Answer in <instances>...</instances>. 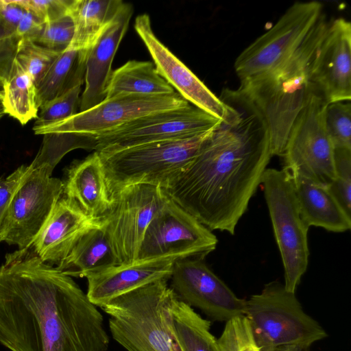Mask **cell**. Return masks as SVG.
Listing matches in <instances>:
<instances>
[{
	"mask_svg": "<svg viewBox=\"0 0 351 351\" xmlns=\"http://www.w3.org/2000/svg\"><path fill=\"white\" fill-rule=\"evenodd\" d=\"M0 343L11 351H108L110 338L86 293L29 247L0 266Z\"/></svg>",
	"mask_w": 351,
	"mask_h": 351,
	"instance_id": "1",
	"label": "cell"
},
{
	"mask_svg": "<svg viewBox=\"0 0 351 351\" xmlns=\"http://www.w3.org/2000/svg\"><path fill=\"white\" fill-rule=\"evenodd\" d=\"M219 98L232 107L231 116L162 189L210 230L234 234L273 156L267 126L255 107L237 90L224 89Z\"/></svg>",
	"mask_w": 351,
	"mask_h": 351,
	"instance_id": "2",
	"label": "cell"
},
{
	"mask_svg": "<svg viewBox=\"0 0 351 351\" xmlns=\"http://www.w3.org/2000/svg\"><path fill=\"white\" fill-rule=\"evenodd\" d=\"M328 23L323 14L289 58L265 73L241 81L236 90L263 118L272 156H282L291 127L313 90L312 64Z\"/></svg>",
	"mask_w": 351,
	"mask_h": 351,
	"instance_id": "3",
	"label": "cell"
},
{
	"mask_svg": "<svg viewBox=\"0 0 351 351\" xmlns=\"http://www.w3.org/2000/svg\"><path fill=\"white\" fill-rule=\"evenodd\" d=\"M160 280L117 297L101 308L110 316L112 338L128 351H180L171 310L178 298Z\"/></svg>",
	"mask_w": 351,
	"mask_h": 351,
	"instance_id": "4",
	"label": "cell"
},
{
	"mask_svg": "<svg viewBox=\"0 0 351 351\" xmlns=\"http://www.w3.org/2000/svg\"><path fill=\"white\" fill-rule=\"evenodd\" d=\"M244 315L261 351L309 348L327 337L319 324L304 312L295 293L278 282L266 284L261 293L245 300Z\"/></svg>",
	"mask_w": 351,
	"mask_h": 351,
	"instance_id": "5",
	"label": "cell"
},
{
	"mask_svg": "<svg viewBox=\"0 0 351 351\" xmlns=\"http://www.w3.org/2000/svg\"><path fill=\"white\" fill-rule=\"evenodd\" d=\"M213 130L191 138L98 152L110 195L125 186L138 184L163 188L193 159Z\"/></svg>",
	"mask_w": 351,
	"mask_h": 351,
	"instance_id": "6",
	"label": "cell"
},
{
	"mask_svg": "<svg viewBox=\"0 0 351 351\" xmlns=\"http://www.w3.org/2000/svg\"><path fill=\"white\" fill-rule=\"evenodd\" d=\"M261 184L282 261L284 287L295 293L308 264L309 228L301 219L292 178L287 170L267 168Z\"/></svg>",
	"mask_w": 351,
	"mask_h": 351,
	"instance_id": "7",
	"label": "cell"
},
{
	"mask_svg": "<svg viewBox=\"0 0 351 351\" xmlns=\"http://www.w3.org/2000/svg\"><path fill=\"white\" fill-rule=\"evenodd\" d=\"M324 14L317 1L292 4L267 32L258 37L236 58L240 82L265 73L289 58Z\"/></svg>",
	"mask_w": 351,
	"mask_h": 351,
	"instance_id": "8",
	"label": "cell"
},
{
	"mask_svg": "<svg viewBox=\"0 0 351 351\" xmlns=\"http://www.w3.org/2000/svg\"><path fill=\"white\" fill-rule=\"evenodd\" d=\"M222 121L189 104L137 117L97 134V152H112L142 144L196 136L217 127Z\"/></svg>",
	"mask_w": 351,
	"mask_h": 351,
	"instance_id": "9",
	"label": "cell"
},
{
	"mask_svg": "<svg viewBox=\"0 0 351 351\" xmlns=\"http://www.w3.org/2000/svg\"><path fill=\"white\" fill-rule=\"evenodd\" d=\"M217 243L211 230L168 197L146 229L137 261L165 257L204 260Z\"/></svg>",
	"mask_w": 351,
	"mask_h": 351,
	"instance_id": "10",
	"label": "cell"
},
{
	"mask_svg": "<svg viewBox=\"0 0 351 351\" xmlns=\"http://www.w3.org/2000/svg\"><path fill=\"white\" fill-rule=\"evenodd\" d=\"M108 213L101 219L119 265L137 261L146 229L168 199L158 185L138 184L111 195Z\"/></svg>",
	"mask_w": 351,
	"mask_h": 351,
	"instance_id": "11",
	"label": "cell"
},
{
	"mask_svg": "<svg viewBox=\"0 0 351 351\" xmlns=\"http://www.w3.org/2000/svg\"><path fill=\"white\" fill-rule=\"evenodd\" d=\"M45 165H28L15 191L5 223L2 241L29 248L63 193L62 180Z\"/></svg>",
	"mask_w": 351,
	"mask_h": 351,
	"instance_id": "12",
	"label": "cell"
},
{
	"mask_svg": "<svg viewBox=\"0 0 351 351\" xmlns=\"http://www.w3.org/2000/svg\"><path fill=\"white\" fill-rule=\"evenodd\" d=\"M328 104L313 90L296 117L282 157L283 169L302 170L328 184L335 178L334 148L325 128Z\"/></svg>",
	"mask_w": 351,
	"mask_h": 351,
	"instance_id": "13",
	"label": "cell"
},
{
	"mask_svg": "<svg viewBox=\"0 0 351 351\" xmlns=\"http://www.w3.org/2000/svg\"><path fill=\"white\" fill-rule=\"evenodd\" d=\"M189 103L178 93L159 95H119L62 121L40 129L36 134L79 133L96 135L137 117L183 107Z\"/></svg>",
	"mask_w": 351,
	"mask_h": 351,
	"instance_id": "14",
	"label": "cell"
},
{
	"mask_svg": "<svg viewBox=\"0 0 351 351\" xmlns=\"http://www.w3.org/2000/svg\"><path fill=\"white\" fill-rule=\"evenodd\" d=\"M169 280L181 301L214 320L227 322L245 313V300L238 298L202 259L176 261Z\"/></svg>",
	"mask_w": 351,
	"mask_h": 351,
	"instance_id": "15",
	"label": "cell"
},
{
	"mask_svg": "<svg viewBox=\"0 0 351 351\" xmlns=\"http://www.w3.org/2000/svg\"><path fill=\"white\" fill-rule=\"evenodd\" d=\"M134 29L152 56L156 69L183 98L197 108L222 121H227L232 108L217 97L154 34L147 14L136 16Z\"/></svg>",
	"mask_w": 351,
	"mask_h": 351,
	"instance_id": "16",
	"label": "cell"
},
{
	"mask_svg": "<svg viewBox=\"0 0 351 351\" xmlns=\"http://www.w3.org/2000/svg\"><path fill=\"white\" fill-rule=\"evenodd\" d=\"M314 92L328 104L351 99V24L343 18L328 23L313 62Z\"/></svg>",
	"mask_w": 351,
	"mask_h": 351,
	"instance_id": "17",
	"label": "cell"
},
{
	"mask_svg": "<svg viewBox=\"0 0 351 351\" xmlns=\"http://www.w3.org/2000/svg\"><path fill=\"white\" fill-rule=\"evenodd\" d=\"M133 14L131 4L122 2L100 36L88 49L85 72V88L80 97V112L101 103L112 73V64Z\"/></svg>",
	"mask_w": 351,
	"mask_h": 351,
	"instance_id": "18",
	"label": "cell"
},
{
	"mask_svg": "<svg viewBox=\"0 0 351 351\" xmlns=\"http://www.w3.org/2000/svg\"><path fill=\"white\" fill-rule=\"evenodd\" d=\"M178 260L165 257L112 267L86 278V295L94 305L101 308L112 299L147 284L163 279L169 280Z\"/></svg>",
	"mask_w": 351,
	"mask_h": 351,
	"instance_id": "19",
	"label": "cell"
},
{
	"mask_svg": "<svg viewBox=\"0 0 351 351\" xmlns=\"http://www.w3.org/2000/svg\"><path fill=\"white\" fill-rule=\"evenodd\" d=\"M63 195L34 240L32 247L45 263L58 265L81 236L97 223Z\"/></svg>",
	"mask_w": 351,
	"mask_h": 351,
	"instance_id": "20",
	"label": "cell"
},
{
	"mask_svg": "<svg viewBox=\"0 0 351 351\" xmlns=\"http://www.w3.org/2000/svg\"><path fill=\"white\" fill-rule=\"evenodd\" d=\"M63 193L91 219L99 221L110 211L112 198L104 166L97 152L73 161L62 180Z\"/></svg>",
	"mask_w": 351,
	"mask_h": 351,
	"instance_id": "21",
	"label": "cell"
},
{
	"mask_svg": "<svg viewBox=\"0 0 351 351\" xmlns=\"http://www.w3.org/2000/svg\"><path fill=\"white\" fill-rule=\"evenodd\" d=\"M291 176L300 215L308 227L343 232L351 228L348 216L329 191L327 184L300 169L289 171Z\"/></svg>",
	"mask_w": 351,
	"mask_h": 351,
	"instance_id": "22",
	"label": "cell"
},
{
	"mask_svg": "<svg viewBox=\"0 0 351 351\" xmlns=\"http://www.w3.org/2000/svg\"><path fill=\"white\" fill-rule=\"evenodd\" d=\"M119 265L104 223L99 220L81 236L56 268L70 277L87 278Z\"/></svg>",
	"mask_w": 351,
	"mask_h": 351,
	"instance_id": "23",
	"label": "cell"
},
{
	"mask_svg": "<svg viewBox=\"0 0 351 351\" xmlns=\"http://www.w3.org/2000/svg\"><path fill=\"white\" fill-rule=\"evenodd\" d=\"M88 49L68 48L62 52L36 84L38 109L47 102L84 82Z\"/></svg>",
	"mask_w": 351,
	"mask_h": 351,
	"instance_id": "24",
	"label": "cell"
},
{
	"mask_svg": "<svg viewBox=\"0 0 351 351\" xmlns=\"http://www.w3.org/2000/svg\"><path fill=\"white\" fill-rule=\"evenodd\" d=\"M174 92V88L158 74L154 63L130 60L112 71L105 99L119 95H159Z\"/></svg>",
	"mask_w": 351,
	"mask_h": 351,
	"instance_id": "25",
	"label": "cell"
},
{
	"mask_svg": "<svg viewBox=\"0 0 351 351\" xmlns=\"http://www.w3.org/2000/svg\"><path fill=\"white\" fill-rule=\"evenodd\" d=\"M121 0H73L69 9L75 34L69 48L88 49L122 3Z\"/></svg>",
	"mask_w": 351,
	"mask_h": 351,
	"instance_id": "26",
	"label": "cell"
},
{
	"mask_svg": "<svg viewBox=\"0 0 351 351\" xmlns=\"http://www.w3.org/2000/svg\"><path fill=\"white\" fill-rule=\"evenodd\" d=\"M171 317L180 351H220L217 339L210 332V322L178 297L172 305Z\"/></svg>",
	"mask_w": 351,
	"mask_h": 351,
	"instance_id": "27",
	"label": "cell"
},
{
	"mask_svg": "<svg viewBox=\"0 0 351 351\" xmlns=\"http://www.w3.org/2000/svg\"><path fill=\"white\" fill-rule=\"evenodd\" d=\"M1 105L5 114L21 125L36 119L38 108L36 99V84L15 60L8 79L3 84Z\"/></svg>",
	"mask_w": 351,
	"mask_h": 351,
	"instance_id": "28",
	"label": "cell"
},
{
	"mask_svg": "<svg viewBox=\"0 0 351 351\" xmlns=\"http://www.w3.org/2000/svg\"><path fill=\"white\" fill-rule=\"evenodd\" d=\"M41 147L30 163L33 166L45 165L52 170L69 152L75 149L95 150V135L79 133H47L43 134Z\"/></svg>",
	"mask_w": 351,
	"mask_h": 351,
	"instance_id": "29",
	"label": "cell"
},
{
	"mask_svg": "<svg viewBox=\"0 0 351 351\" xmlns=\"http://www.w3.org/2000/svg\"><path fill=\"white\" fill-rule=\"evenodd\" d=\"M60 53L30 40L20 39L15 60L32 77L36 84Z\"/></svg>",
	"mask_w": 351,
	"mask_h": 351,
	"instance_id": "30",
	"label": "cell"
},
{
	"mask_svg": "<svg viewBox=\"0 0 351 351\" xmlns=\"http://www.w3.org/2000/svg\"><path fill=\"white\" fill-rule=\"evenodd\" d=\"M324 122L334 149H351L350 103L339 101L328 104L325 111Z\"/></svg>",
	"mask_w": 351,
	"mask_h": 351,
	"instance_id": "31",
	"label": "cell"
},
{
	"mask_svg": "<svg viewBox=\"0 0 351 351\" xmlns=\"http://www.w3.org/2000/svg\"><path fill=\"white\" fill-rule=\"evenodd\" d=\"M81 90L82 85H79L42 106L34 123V132L62 121L77 113Z\"/></svg>",
	"mask_w": 351,
	"mask_h": 351,
	"instance_id": "32",
	"label": "cell"
},
{
	"mask_svg": "<svg viewBox=\"0 0 351 351\" xmlns=\"http://www.w3.org/2000/svg\"><path fill=\"white\" fill-rule=\"evenodd\" d=\"M335 178L327 186L339 205L351 217V149H334Z\"/></svg>",
	"mask_w": 351,
	"mask_h": 351,
	"instance_id": "33",
	"label": "cell"
},
{
	"mask_svg": "<svg viewBox=\"0 0 351 351\" xmlns=\"http://www.w3.org/2000/svg\"><path fill=\"white\" fill-rule=\"evenodd\" d=\"M217 343L220 351H261L254 340L249 321L244 315L226 322Z\"/></svg>",
	"mask_w": 351,
	"mask_h": 351,
	"instance_id": "34",
	"label": "cell"
},
{
	"mask_svg": "<svg viewBox=\"0 0 351 351\" xmlns=\"http://www.w3.org/2000/svg\"><path fill=\"white\" fill-rule=\"evenodd\" d=\"M75 24L69 14L46 23L36 43L62 53L71 44Z\"/></svg>",
	"mask_w": 351,
	"mask_h": 351,
	"instance_id": "35",
	"label": "cell"
},
{
	"mask_svg": "<svg viewBox=\"0 0 351 351\" xmlns=\"http://www.w3.org/2000/svg\"><path fill=\"white\" fill-rule=\"evenodd\" d=\"M21 5L44 24L69 14L73 0H19Z\"/></svg>",
	"mask_w": 351,
	"mask_h": 351,
	"instance_id": "36",
	"label": "cell"
},
{
	"mask_svg": "<svg viewBox=\"0 0 351 351\" xmlns=\"http://www.w3.org/2000/svg\"><path fill=\"white\" fill-rule=\"evenodd\" d=\"M28 165H21L11 174L0 178V242L2 241L3 230L12 197L24 176Z\"/></svg>",
	"mask_w": 351,
	"mask_h": 351,
	"instance_id": "37",
	"label": "cell"
},
{
	"mask_svg": "<svg viewBox=\"0 0 351 351\" xmlns=\"http://www.w3.org/2000/svg\"><path fill=\"white\" fill-rule=\"evenodd\" d=\"M20 39L0 20V81L5 84L15 60Z\"/></svg>",
	"mask_w": 351,
	"mask_h": 351,
	"instance_id": "38",
	"label": "cell"
},
{
	"mask_svg": "<svg viewBox=\"0 0 351 351\" xmlns=\"http://www.w3.org/2000/svg\"><path fill=\"white\" fill-rule=\"evenodd\" d=\"M45 24L32 12L25 10L16 28L15 34L19 39L36 42L40 36Z\"/></svg>",
	"mask_w": 351,
	"mask_h": 351,
	"instance_id": "39",
	"label": "cell"
},
{
	"mask_svg": "<svg viewBox=\"0 0 351 351\" xmlns=\"http://www.w3.org/2000/svg\"><path fill=\"white\" fill-rule=\"evenodd\" d=\"M25 11L19 0H0V20L14 32Z\"/></svg>",
	"mask_w": 351,
	"mask_h": 351,
	"instance_id": "40",
	"label": "cell"
},
{
	"mask_svg": "<svg viewBox=\"0 0 351 351\" xmlns=\"http://www.w3.org/2000/svg\"><path fill=\"white\" fill-rule=\"evenodd\" d=\"M309 348H304L300 346H290L283 348L276 351H308Z\"/></svg>",
	"mask_w": 351,
	"mask_h": 351,
	"instance_id": "41",
	"label": "cell"
},
{
	"mask_svg": "<svg viewBox=\"0 0 351 351\" xmlns=\"http://www.w3.org/2000/svg\"><path fill=\"white\" fill-rule=\"evenodd\" d=\"M5 112H4V110H3V108L1 105V104H0V119L5 115Z\"/></svg>",
	"mask_w": 351,
	"mask_h": 351,
	"instance_id": "42",
	"label": "cell"
},
{
	"mask_svg": "<svg viewBox=\"0 0 351 351\" xmlns=\"http://www.w3.org/2000/svg\"><path fill=\"white\" fill-rule=\"evenodd\" d=\"M3 96V84L0 81V104H1V99Z\"/></svg>",
	"mask_w": 351,
	"mask_h": 351,
	"instance_id": "43",
	"label": "cell"
}]
</instances>
